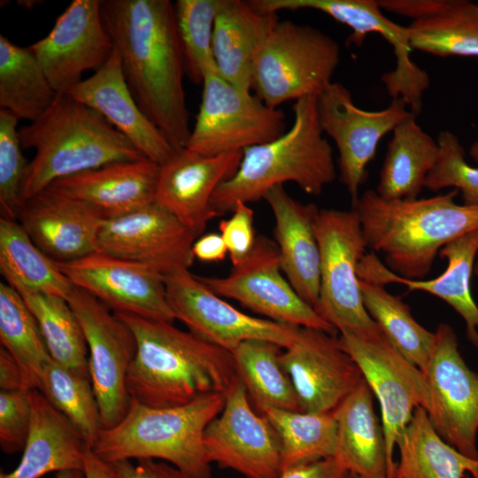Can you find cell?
Listing matches in <instances>:
<instances>
[{"mask_svg": "<svg viewBox=\"0 0 478 478\" xmlns=\"http://www.w3.org/2000/svg\"><path fill=\"white\" fill-rule=\"evenodd\" d=\"M100 6L133 97L174 150L185 148L191 130L174 4L169 0H101Z\"/></svg>", "mask_w": 478, "mask_h": 478, "instance_id": "6da1fadb", "label": "cell"}, {"mask_svg": "<svg viewBox=\"0 0 478 478\" xmlns=\"http://www.w3.org/2000/svg\"><path fill=\"white\" fill-rule=\"evenodd\" d=\"M114 313L136 340L126 378L131 399L155 408L182 405L208 394H226L238 377L230 351L171 322Z\"/></svg>", "mask_w": 478, "mask_h": 478, "instance_id": "7a4b0ae2", "label": "cell"}, {"mask_svg": "<svg viewBox=\"0 0 478 478\" xmlns=\"http://www.w3.org/2000/svg\"><path fill=\"white\" fill-rule=\"evenodd\" d=\"M452 189L428 198L387 200L375 190L358 199L367 248L384 255L387 267L408 280H422L443 247L478 229V206L459 204Z\"/></svg>", "mask_w": 478, "mask_h": 478, "instance_id": "3957f363", "label": "cell"}, {"mask_svg": "<svg viewBox=\"0 0 478 478\" xmlns=\"http://www.w3.org/2000/svg\"><path fill=\"white\" fill-rule=\"evenodd\" d=\"M21 146L35 155L23 178L22 204L55 181L109 164L145 158L100 112L58 94L35 121L19 129Z\"/></svg>", "mask_w": 478, "mask_h": 478, "instance_id": "277c9868", "label": "cell"}, {"mask_svg": "<svg viewBox=\"0 0 478 478\" xmlns=\"http://www.w3.org/2000/svg\"><path fill=\"white\" fill-rule=\"evenodd\" d=\"M293 112L289 130L243 150L236 173L212 195V208L219 215L232 212L239 202L263 199L269 189L285 182L296 183L305 193L318 197L335 180L333 149L323 136L317 97L295 101Z\"/></svg>", "mask_w": 478, "mask_h": 478, "instance_id": "5b68a950", "label": "cell"}, {"mask_svg": "<svg viewBox=\"0 0 478 478\" xmlns=\"http://www.w3.org/2000/svg\"><path fill=\"white\" fill-rule=\"evenodd\" d=\"M225 399L226 394L212 393L166 408L131 399L125 417L117 425L100 430L92 452L107 464L133 459H161L191 478H212L204 435L222 411Z\"/></svg>", "mask_w": 478, "mask_h": 478, "instance_id": "8992f818", "label": "cell"}, {"mask_svg": "<svg viewBox=\"0 0 478 478\" xmlns=\"http://www.w3.org/2000/svg\"><path fill=\"white\" fill-rule=\"evenodd\" d=\"M340 58V45L330 35L311 25L279 21L257 55L251 89L272 108L318 97L333 83Z\"/></svg>", "mask_w": 478, "mask_h": 478, "instance_id": "52a82bcc", "label": "cell"}, {"mask_svg": "<svg viewBox=\"0 0 478 478\" xmlns=\"http://www.w3.org/2000/svg\"><path fill=\"white\" fill-rule=\"evenodd\" d=\"M314 229L320 254V297L315 311L338 332L378 325L363 304L358 266L366 243L356 208L320 209Z\"/></svg>", "mask_w": 478, "mask_h": 478, "instance_id": "ba28073f", "label": "cell"}, {"mask_svg": "<svg viewBox=\"0 0 478 478\" xmlns=\"http://www.w3.org/2000/svg\"><path fill=\"white\" fill-rule=\"evenodd\" d=\"M342 348L353 358L363 378L377 397L382 412L389 463V478L396 464L393 453L414 410L426 411L429 389L424 373L406 359L386 338L380 328L373 330H343Z\"/></svg>", "mask_w": 478, "mask_h": 478, "instance_id": "9c48e42d", "label": "cell"}, {"mask_svg": "<svg viewBox=\"0 0 478 478\" xmlns=\"http://www.w3.org/2000/svg\"><path fill=\"white\" fill-rule=\"evenodd\" d=\"M202 100L185 148L204 156L243 151L286 131L284 112L224 80L217 70L203 81Z\"/></svg>", "mask_w": 478, "mask_h": 478, "instance_id": "30bf717a", "label": "cell"}, {"mask_svg": "<svg viewBox=\"0 0 478 478\" xmlns=\"http://www.w3.org/2000/svg\"><path fill=\"white\" fill-rule=\"evenodd\" d=\"M168 305L175 320L198 337L231 353L247 340H265L290 347L301 327L258 318L239 311L213 293L189 268L165 275Z\"/></svg>", "mask_w": 478, "mask_h": 478, "instance_id": "8fae6325", "label": "cell"}, {"mask_svg": "<svg viewBox=\"0 0 478 478\" xmlns=\"http://www.w3.org/2000/svg\"><path fill=\"white\" fill-rule=\"evenodd\" d=\"M67 302L87 342L89 372L102 428H110L125 417L130 405L126 378L136 353L135 335L105 305L81 288H74Z\"/></svg>", "mask_w": 478, "mask_h": 478, "instance_id": "7c38bea8", "label": "cell"}, {"mask_svg": "<svg viewBox=\"0 0 478 478\" xmlns=\"http://www.w3.org/2000/svg\"><path fill=\"white\" fill-rule=\"evenodd\" d=\"M252 7L260 12L312 9L322 12L336 21L349 27L351 34L348 45L361 47L370 34H379L393 48L396 57L394 70L381 76L388 94L392 99L402 98L410 112L418 115L422 109L424 92L430 85L425 70L411 58L407 27L387 18L377 0H250Z\"/></svg>", "mask_w": 478, "mask_h": 478, "instance_id": "4fadbf2b", "label": "cell"}, {"mask_svg": "<svg viewBox=\"0 0 478 478\" xmlns=\"http://www.w3.org/2000/svg\"><path fill=\"white\" fill-rule=\"evenodd\" d=\"M197 277L216 295L235 300L268 320L339 334L285 279L277 245L265 235L257 236L249 255L226 276Z\"/></svg>", "mask_w": 478, "mask_h": 478, "instance_id": "5bb4252c", "label": "cell"}, {"mask_svg": "<svg viewBox=\"0 0 478 478\" xmlns=\"http://www.w3.org/2000/svg\"><path fill=\"white\" fill-rule=\"evenodd\" d=\"M424 373L428 418L438 435L461 453L478 459V374L465 362L453 328L441 323Z\"/></svg>", "mask_w": 478, "mask_h": 478, "instance_id": "9a60e30c", "label": "cell"}, {"mask_svg": "<svg viewBox=\"0 0 478 478\" xmlns=\"http://www.w3.org/2000/svg\"><path fill=\"white\" fill-rule=\"evenodd\" d=\"M321 128L338 150L339 176L354 207L359 187L366 179V166L374 158L382 137L412 113L402 98L392 99L379 111L358 107L351 91L333 82L317 97Z\"/></svg>", "mask_w": 478, "mask_h": 478, "instance_id": "2e32d148", "label": "cell"}, {"mask_svg": "<svg viewBox=\"0 0 478 478\" xmlns=\"http://www.w3.org/2000/svg\"><path fill=\"white\" fill-rule=\"evenodd\" d=\"M204 443L210 462L245 478H279L281 444L269 420L253 407L237 377L220 413L207 426Z\"/></svg>", "mask_w": 478, "mask_h": 478, "instance_id": "e0dca14e", "label": "cell"}, {"mask_svg": "<svg viewBox=\"0 0 478 478\" xmlns=\"http://www.w3.org/2000/svg\"><path fill=\"white\" fill-rule=\"evenodd\" d=\"M197 237L155 201L107 218L98 235L97 251L146 265L165 276L192 266Z\"/></svg>", "mask_w": 478, "mask_h": 478, "instance_id": "ac0fdd59", "label": "cell"}, {"mask_svg": "<svg viewBox=\"0 0 478 478\" xmlns=\"http://www.w3.org/2000/svg\"><path fill=\"white\" fill-rule=\"evenodd\" d=\"M100 3L73 0L50 32L28 46L58 94H66L79 84L85 72L98 71L114 51Z\"/></svg>", "mask_w": 478, "mask_h": 478, "instance_id": "d6986e66", "label": "cell"}, {"mask_svg": "<svg viewBox=\"0 0 478 478\" xmlns=\"http://www.w3.org/2000/svg\"><path fill=\"white\" fill-rule=\"evenodd\" d=\"M56 263L75 287L116 313L171 323L175 320L166 298L165 276L146 265L98 251Z\"/></svg>", "mask_w": 478, "mask_h": 478, "instance_id": "ffe728a7", "label": "cell"}, {"mask_svg": "<svg viewBox=\"0 0 478 478\" xmlns=\"http://www.w3.org/2000/svg\"><path fill=\"white\" fill-rule=\"evenodd\" d=\"M300 411L332 412L364 379L338 335L300 328L297 341L281 355Z\"/></svg>", "mask_w": 478, "mask_h": 478, "instance_id": "44dd1931", "label": "cell"}, {"mask_svg": "<svg viewBox=\"0 0 478 478\" xmlns=\"http://www.w3.org/2000/svg\"><path fill=\"white\" fill-rule=\"evenodd\" d=\"M243 151L204 156L187 148L174 150L159 166L155 201L201 235L220 216L211 204L216 189L238 170Z\"/></svg>", "mask_w": 478, "mask_h": 478, "instance_id": "7402d4cb", "label": "cell"}, {"mask_svg": "<svg viewBox=\"0 0 478 478\" xmlns=\"http://www.w3.org/2000/svg\"><path fill=\"white\" fill-rule=\"evenodd\" d=\"M106 219L95 206L47 188L22 204L16 220L49 258L69 262L97 251Z\"/></svg>", "mask_w": 478, "mask_h": 478, "instance_id": "603a6c76", "label": "cell"}, {"mask_svg": "<svg viewBox=\"0 0 478 478\" xmlns=\"http://www.w3.org/2000/svg\"><path fill=\"white\" fill-rule=\"evenodd\" d=\"M66 94L100 112L148 159L160 166L173 153L167 139L133 97L115 50L102 68Z\"/></svg>", "mask_w": 478, "mask_h": 478, "instance_id": "cb8c5ba5", "label": "cell"}, {"mask_svg": "<svg viewBox=\"0 0 478 478\" xmlns=\"http://www.w3.org/2000/svg\"><path fill=\"white\" fill-rule=\"evenodd\" d=\"M274 217V242L282 273L297 295L316 309L320 297V254L314 223L319 208L292 198L277 185L264 196Z\"/></svg>", "mask_w": 478, "mask_h": 478, "instance_id": "d4e9b609", "label": "cell"}, {"mask_svg": "<svg viewBox=\"0 0 478 478\" xmlns=\"http://www.w3.org/2000/svg\"><path fill=\"white\" fill-rule=\"evenodd\" d=\"M439 255L447 260V267L432 280L402 278L385 266L374 252L366 253L363 257L358 266V277L382 286L403 284L409 290L425 291L443 299L461 316L467 340L478 349V306L470 290L478 255V229L451 241L441 249Z\"/></svg>", "mask_w": 478, "mask_h": 478, "instance_id": "484cf974", "label": "cell"}, {"mask_svg": "<svg viewBox=\"0 0 478 478\" xmlns=\"http://www.w3.org/2000/svg\"><path fill=\"white\" fill-rule=\"evenodd\" d=\"M159 166L148 158L117 162L57 180L48 188L112 218L155 202Z\"/></svg>", "mask_w": 478, "mask_h": 478, "instance_id": "4316f807", "label": "cell"}, {"mask_svg": "<svg viewBox=\"0 0 478 478\" xmlns=\"http://www.w3.org/2000/svg\"><path fill=\"white\" fill-rule=\"evenodd\" d=\"M31 425L17 467L0 478H41L51 472L85 470L91 449L70 421L38 389L30 390Z\"/></svg>", "mask_w": 478, "mask_h": 478, "instance_id": "83f0119b", "label": "cell"}, {"mask_svg": "<svg viewBox=\"0 0 478 478\" xmlns=\"http://www.w3.org/2000/svg\"><path fill=\"white\" fill-rule=\"evenodd\" d=\"M279 21L277 13L260 12L249 1L226 0L216 17L212 36L218 73L235 87L251 91L257 55Z\"/></svg>", "mask_w": 478, "mask_h": 478, "instance_id": "f1b7e54d", "label": "cell"}, {"mask_svg": "<svg viewBox=\"0 0 478 478\" xmlns=\"http://www.w3.org/2000/svg\"><path fill=\"white\" fill-rule=\"evenodd\" d=\"M373 396L363 379L332 412L336 423L335 459L348 472L364 478H389L384 430Z\"/></svg>", "mask_w": 478, "mask_h": 478, "instance_id": "f546056e", "label": "cell"}, {"mask_svg": "<svg viewBox=\"0 0 478 478\" xmlns=\"http://www.w3.org/2000/svg\"><path fill=\"white\" fill-rule=\"evenodd\" d=\"M414 114L392 131L380 171L376 193L383 199H416L436 164L437 141L417 123Z\"/></svg>", "mask_w": 478, "mask_h": 478, "instance_id": "4dcf8cb0", "label": "cell"}, {"mask_svg": "<svg viewBox=\"0 0 478 478\" xmlns=\"http://www.w3.org/2000/svg\"><path fill=\"white\" fill-rule=\"evenodd\" d=\"M399 461L393 478H478V459L447 443L436 431L427 411L417 407L397 440Z\"/></svg>", "mask_w": 478, "mask_h": 478, "instance_id": "1f68e13d", "label": "cell"}, {"mask_svg": "<svg viewBox=\"0 0 478 478\" xmlns=\"http://www.w3.org/2000/svg\"><path fill=\"white\" fill-rule=\"evenodd\" d=\"M0 271L5 282L13 288L24 287L66 300L75 288L16 220L2 216Z\"/></svg>", "mask_w": 478, "mask_h": 478, "instance_id": "d6a6232c", "label": "cell"}, {"mask_svg": "<svg viewBox=\"0 0 478 478\" xmlns=\"http://www.w3.org/2000/svg\"><path fill=\"white\" fill-rule=\"evenodd\" d=\"M282 348L265 340H247L232 352L237 376L255 410L300 411L292 382L284 370Z\"/></svg>", "mask_w": 478, "mask_h": 478, "instance_id": "836d02e7", "label": "cell"}, {"mask_svg": "<svg viewBox=\"0 0 478 478\" xmlns=\"http://www.w3.org/2000/svg\"><path fill=\"white\" fill-rule=\"evenodd\" d=\"M58 93L30 49L0 35V107L18 120H37Z\"/></svg>", "mask_w": 478, "mask_h": 478, "instance_id": "e575fe53", "label": "cell"}, {"mask_svg": "<svg viewBox=\"0 0 478 478\" xmlns=\"http://www.w3.org/2000/svg\"><path fill=\"white\" fill-rule=\"evenodd\" d=\"M412 50L438 57H478V4L442 0L440 6L407 27Z\"/></svg>", "mask_w": 478, "mask_h": 478, "instance_id": "d590c367", "label": "cell"}, {"mask_svg": "<svg viewBox=\"0 0 478 478\" xmlns=\"http://www.w3.org/2000/svg\"><path fill=\"white\" fill-rule=\"evenodd\" d=\"M365 308L389 343L425 373L432 358L436 334L422 327L400 297L384 286L359 280Z\"/></svg>", "mask_w": 478, "mask_h": 478, "instance_id": "8d00e7d4", "label": "cell"}, {"mask_svg": "<svg viewBox=\"0 0 478 478\" xmlns=\"http://www.w3.org/2000/svg\"><path fill=\"white\" fill-rule=\"evenodd\" d=\"M0 341L19 364L27 389H40L44 366L52 359L39 324L20 294L0 282Z\"/></svg>", "mask_w": 478, "mask_h": 478, "instance_id": "74e56055", "label": "cell"}, {"mask_svg": "<svg viewBox=\"0 0 478 478\" xmlns=\"http://www.w3.org/2000/svg\"><path fill=\"white\" fill-rule=\"evenodd\" d=\"M264 414L278 434L281 472L335 458L336 423L333 412H306L270 408Z\"/></svg>", "mask_w": 478, "mask_h": 478, "instance_id": "f35d334b", "label": "cell"}, {"mask_svg": "<svg viewBox=\"0 0 478 478\" xmlns=\"http://www.w3.org/2000/svg\"><path fill=\"white\" fill-rule=\"evenodd\" d=\"M14 289L36 319L51 358L89 374L87 342L67 300L24 287Z\"/></svg>", "mask_w": 478, "mask_h": 478, "instance_id": "ab89813d", "label": "cell"}, {"mask_svg": "<svg viewBox=\"0 0 478 478\" xmlns=\"http://www.w3.org/2000/svg\"><path fill=\"white\" fill-rule=\"evenodd\" d=\"M39 390L92 449L102 429V421L89 374L51 359L44 366Z\"/></svg>", "mask_w": 478, "mask_h": 478, "instance_id": "60d3db41", "label": "cell"}, {"mask_svg": "<svg viewBox=\"0 0 478 478\" xmlns=\"http://www.w3.org/2000/svg\"><path fill=\"white\" fill-rule=\"evenodd\" d=\"M225 3L226 0H178L174 4L185 73L196 85L203 84L208 71L217 70L212 36L216 17Z\"/></svg>", "mask_w": 478, "mask_h": 478, "instance_id": "b9f144b4", "label": "cell"}, {"mask_svg": "<svg viewBox=\"0 0 478 478\" xmlns=\"http://www.w3.org/2000/svg\"><path fill=\"white\" fill-rule=\"evenodd\" d=\"M436 141L439 152L425 188L434 192L453 188L460 191L464 204L478 206V167L467 163L465 149L454 133L441 131Z\"/></svg>", "mask_w": 478, "mask_h": 478, "instance_id": "7bdbcfd3", "label": "cell"}, {"mask_svg": "<svg viewBox=\"0 0 478 478\" xmlns=\"http://www.w3.org/2000/svg\"><path fill=\"white\" fill-rule=\"evenodd\" d=\"M18 121L11 112L0 110V209L2 217L12 220L22 205L20 189L28 165L21 152Z\"/></svg>", "mask_w": 478, "mask_h": 478, "instance_id": "ee69618b", "label": "cell"}, {"mask_svg": "<svg viewBox=\"0 0 478 478\" xmlns=\"http://www.w3.org/2000/svg\"><path fill=\"white\" fill-rule=\"evenodd\" d=\"M31 417L30 390L0 391V446L4 453L24 450Z\"/></svg>", "mask_w": 478, "mask_h": 478, "instance_id": "f6af8a7d", "label": "cell"}, {"mask_svg": "<svg viewBox=\"0 0 478 478\" xmlns=\"http://www.w3.org/2000/svg\"><path fill=\"white\" fill-rule=\"evenodd\" d=\"M253 219V210L248 204L239 202L234 207L231 217L220 222V234L233 266L242 262L254 247L257 236Z\"/></svg>", "mask_w": 478, "mask_h": 478, "instance_id": "bcb514c9", "label": "cell"}, {"mask_svg": "<svg viewBox=\"0 0 478 478\" xmlns=\"http://www.w3.org/2000/svg\"><path fill=\"white\" fill-rule=\"evenodd\" d=\"M123 459L110 463L112 478H191L182 471L164 461L152 459Z\"/></svg>", "mask_w": 478, "mask_h": 478, "instance_id": "7dc6e473", "label": "cell"}, {"mask_svg": "<svg viewBox=\"0 0 478 478\" xmlns=\"http://www.w3.org/2000/svg\"><path fill=\"white\" fill-rule=\"evenodd\" d=\"M348 471L335 458L291 467L279 478H346Z\"/></svg>", "mask_w": 478, "mask_h": 478, "instance_id": "c3c4849f", "label": "cell"}, {"mask_svg": "<svg viewBox=\"0 0 478 478\" xmlns=\"http://www.w3.org/2000/svg\"><path fill=\"white\" fill-rule=\"evenodd\" d=\"M192 252L195 258L204 262L222 261L228 254L221 235L217 233H209L197 238Z\"/></svg>", "mask_w": 478, "mask_h": 478, "instance_id": "681fc988", "label": "cell"}, {"mask_svg": "<svg viewBox=\"0 0 478 478\" xmlns=\"http://www.w3.org/2000/svg\"><path fill=\"white\" fill-rule=\"evenodd\" d=\"M0 389L4 391L27 389L19 364L2 346L0 348Z\"/></svg>", "mask_w": 478, "mask_h": 478, "instance_id": "f907efd6", "label": "cell"}, {"mask_svg": "<svg viewBox=\"0 0 478 478\" xmlns=\"http://www.w3.org/2000/svg\"><path fill=\"white\" fill-rule=\"evenodd\" d=\"M86 478H112V472L109 464L97 459L89 449L85 460Z\"/></svg>", "mask_w": 478, "mask_h": 478, "instance_id": "816d5d0a", "label": "cell"}, {"mask_svg": "<svg viewBox=\"0 0 478 478\" xmlns=\"http://www.w3.org/2000/svg\"><path fill=\"white\" fill-rule=\"evenodd\" d=\"M56 478H86V476L82 471L68 470L57 473Z\"/></svg>", "mask_w": 478, "mask_h": 478, "instance_id": "f5cc1de1", "label": "cell"}, {"mask_svg": "<svg viewBox=\"0 0 478 478\" xmlns=\"http://www.w3.org/2000/svg\"><path fill=\"white\" fill-rule=\"evenodd\" d=\"M469 155L478 164V139L472 143Z\"/></svg>", "mask_w": 478, "mask_h": 478, "instance_id": "db71d44e", "label": "cell"}, {"mask_svg": "<svg viewBox=\"0 0 478 478\" xmlns=\"http://www.w3.org/2000/svg\"><path fill=\"white\" fill-rule=\"evenodd\" d=\"M474 274L476 276V278L478 279V255H477V258H476V260H475V263H474Z\"/></svg>", "mask_w": 478, "mask_h": 478, "instance_id": "11a10c76", "label": "cell"}, {"mask_svg": "<svg viewBox=\"0 0 478 478\" xmlns=\"http://www.w3.org/2000/svg\"><path fill=\"white\" fill-rule=\"evenodd\" d=\"M346 478H364L357 474H354V473H348Z\"/></svg>", "mask_w": 478, "mask_h": 478, "instance_id": "9f6ffc18", "label": "cell"}]
</instances>
